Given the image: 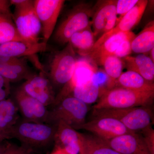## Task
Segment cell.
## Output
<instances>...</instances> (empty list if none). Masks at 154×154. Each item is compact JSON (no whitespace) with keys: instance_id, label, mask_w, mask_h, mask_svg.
<instances>
[{"instance_id":"d6a6232c","label":"cell","mask_w":154,"mask_h":154,"mask_svg":"<svg viewBox=\"0 0 154 154\" xmlns=\"http://www.w3.org/2000/svg\"><path fill=\"white\" fill-rule=\"evenodd\" d=\"M26 63L25 61L20 58L12 57L0 55V64L2 65H22Z\"/></svg>"},{"instance_id":"603a6c76","label":"cell","mask_w":154,"mask_h":154,"mask_svg":"<svg viewBox=\"0 0 154 154\" xmlns=\"http://www.w3.org/2000/svg\"><path fill=\"white\" fill-rule=\"evenodd\" d=\"M101 95L100 86L94 75L86 84L74 88L67 96H72L88 105L96 102Z\"/></svg>"},{"instance_id":"f35d334b","label":"cell","mask_w":154,"mask_h":154,"mask_svg":"<svg viewBox=\"0 0 154 154\" xmlns=\"http://www.w3.org/2000/svg\"><path fill=\"white\" fill-rule=\"evenodd\" d=\"M5 140H0V154L2 153L5 149L8 143L5 142Z\"/></svg>"},{"instance_id":"83f0119b","label":"cell","mask_w":154,"mask_h":154,"mask_svg":"<svg viewBox=\"0 0 154 154\" xmlns=\"http://www.w3.org/2000/svg\"><path fill=\"white\" fill-rule=\"evenodd\" d=\"M123 64L121 59L114 55L107 56L101 62V65L104 66L105 73L110 80L112 88L115 87L116 80L122 73Z\"/></svg>"},{"instance_id":"4316f807","label":"cell","mask_w":154,"mask_h":154,"mask_svg":"<svg viewBox=\"0 0 154 154\" xmlns=\"http://www.w3.org/2000/svg\"><path fill=\"white\" fill-rule=\"evenodd\" d=\"M13 41L29 42L20 36L13 19L0 14V45Z\"/></svg>"},{"instance_id":"ac0fdd59","label":"cell","mask_w":154,"mask_h":154,"mask_svg":"<svg viewBox=\"0 0 154 154\" xmlns=\"http://www.w3.org/2000/svg\"><path fill=\"white\" fill-rule=\"evenodd\" d=\"M135 36L131 31L115 34L105 40L99 47L92 49L88 56L94 62L101 64L102 60L106 57L113 55L122 42Z\"/></svg>"},{"instance_id":"8fae6325","label":"cell","mask_w":154,"mask_h":154,"mask_svg":"<svg viewBox=\"0 0 154 154\" xmlns=\"http://www.w3.org/2000/svg\"><path fill=\"white\" fill-rule=\"evenodd\" d=\"M41 72L39 75H33L20 87L26 94L38 100L45 106H53L55 97L52 84Z\"/></svg>"},{"instance_id":"74e56055","label":"cell","mask_w":154,"mask_h":154,"mask_svg":"<svg viewBox=\"0 0 154 154\" xmlns=\"http://www.w3.org/2000/svg\"><path fill=\"white\" fill-rule=\"evenodd\" d=\"M10 139H11V138L8 135L0 129V140H5Z\"/></svg>"},{"instance_id":"9a60e30c","label":"cell","mask_w":154,"mask_h":154,"mask_svg":"<svg viewBox=\"0 0 154 154\" xmlns=\"http://www.w3.org/2000/svg\"><path fill=\"white\" fill-rule=\"evenodd\" d=\"M105 142L120 154H152L138 133H129Z\"/></svg>"},{"instance_id":"2e32d148","label":"cell","mask_w":154,"mask_h":154,"mask_svg":"<svg viewBox=\"0 0 154 154\" xmlns=\"http://www.w3.org/2000/svg\"><path fill=\"white\" fill-rule=\"evenodd\" d=\"M56 125L57 130L54 140L56 147L63 149L70 154H80V133L63 122H58Z\"/></svg>"},{"instance_id":"4dcf8cb0","label":"cell","mask_w":154,"mask_h":154,"mask_svg":"<svg viewBox=\"0 0 154 154\" xmlns=\"http://www.w3.org/2000/svg\"><path fill=\"white\" fill-rule=\"evenodd\" d=\"M138 133L141 136L151 154H154V130L152 126Z\"/></svg>"},{"instance_id":"e575fe53","label":"cell","mask_w":154,"mask_h":154,"mask_svg":"<svg viewBox=\"0 0 154 154\" xmlns=\"http://www.w3.org/2000/svg\"><path fill=\"white\" fill-rule=\"evenodd\" d=\"M11 92V89L0 88V102L8 98Z\"/></svg>"},{"instance_id":"d6986e66","label":"cell","mask_w":154,"mask_h":154,"mask_svg":"<svg viewBox=\"0 0 154 154\" xmlns=\"http://www.w3.org/2000/svg\"><path fill=\"white\" fill-rule=\"evenodd\" d=\"M123 60L128 70L137 73L149 82L154 84V63L149 57L139 54L136 57L128 56Z\"/></svg>"},{"instance_id":"d4e9b609","label":"cell","mask_w":154,"mask_h":154,"mask_svg":"<svg viewBox=\"0 0 154 154\" xmlns=\"http://www.w3.org/2000/svg\"><path fill=\"white\" fill-rule=\"evenodd\" d=\"M91 26L74 34L70 38L69 42L74 49H76L78 53L86 57L91 52L95 42Z\"/></svg>"},{"instance_id":"9c48e42d","label":"cell","mask_w":154,"mask_h":154,"mask_svg":"<svg viewBox=\"0 0 154 154\" xmlns=\"http://www.w3.org/2000/svg\"><path fill=\"white\" fill-rule=\"evenodd\" d=\"M14 96L15 102L23 117L22 120L49 123V110L46 106L26 94L20 87L17 89Z\"/></svg>"},{"instance_id":"e0dca14e","label":"cell","mask_w":154,"mask_h":154,"mask_svg":"<svg viewBox=\"0 0 154 154\" xmlns=\"http://www.w3.org/2000/svg\"><path fill=\"white\" fill-rule=\"evenodd\" d=\"M47 43L43 42L30 43L13 41L0 45V55L20 58L33 56L38 53L45 51Z\"/></svg>"},{"instance_id":"52a82bcc","label":"cell","mask_w":154,"mask_h":154,"mask_svg":"<svg viewBox=\"0 0 154 154\" xmlns=\"http://www.w3.org/2000/svg\"><path fill=\"white\" fill-rule=\"evenodd\" d=\"M74 49L68 42L63 50L54 55L50 67L51 82L57 86H64L72 79L77 60Z\"/></svg>"},{"instance_id":"277c9868","label":"cell","mask_w":154,"mask_h":154,"mask_svg":"<svg viewBox=\"0 0 154 154\" xmlns=\"http://www.w3.org/2000/svg\"><path fill=\"white\" fill-rule=\"evenodd\" d=\"M94 117H107L121 122L130 131L138 133L152 126V110L149 106L125 109L94 110Z\"/></svg>"},{"instance_id":"f546056e","label":"cell","mask_w":154,"mask_h":154,"mask_svg":"<svg viewBox=\"0 0 154 154\" xmlns=\"http://www.w3.org/2000/svg\"><path fill=\"white\" fill-rule=\"evenodd\" d=\"M2 154H36L33 148L22 144L18 146L8 143L5 149Z\"/></svg>"},{"instance_id":"6da1fadb","label":"cell","mask_w":154,"mask_h":154,"mask_svg":"<svg viewBox=\"0 0 154 154\" xmlns=\"http://www.w3.org/2000/svg\"><path fill=\"white\" fill-rule=\"evenodd\" d=\"M154 97V92H139L115 87L105 91L93 106V109H125L149 106Z\"/></svg>"},{"instance_id":"5b68a950","label":"cell","mask_w":154,"mask_h":154,"mask_svg":"<svg viewBox=\"0 0 154 154\" xmlns=\"http://www.w3.org/2000/svg\"><path fill=\"white\" fill-rule=\"evenodd\" d=\"M53 107L52 110H49L50 124H56L62 121L77 130L85 123L89 108L88 105L79 99L67 96Z\"/></svg>"},{"instance_id":"ba28073f","label":"cell","mask_w":154,"mask_h":154,"mask_svg":"<svg viewBox=\"0 0 154 154\" xmlns=\"http://www.w3.org/2000/svg\"><path fill=\"white\" fill-rule=\"evenodd\" d=\"M65 2L63 0L33 1L34 9L41 23L43 42L47 43L52 36Z\"/></svg>"},{"instance_id":"7402d4cb","label":"cell","mask_w":154,"mask_h":154,"mask_svg":"<svg viewBox=\"0 0 154 154\" xmlns=\"http://www.w3.org/2000/svg\"><path fill=\"white\" fill-rule=\"evenodd\" d=\"M80 154H120L111 148L106 142L91 135L80 133Z\"/></svg>"},{"instance_id":"8992f818","label":"cell","mask_w":154,"mask_h":154,"mask_svg":"<svg viewBox=\"0 0 154 154\" xmlns=\"http://www.w3.org/2000/svg\"><path fill=\"white\" fill-rule=\"evenodd\" d=\"M93 13V9L87 4L75 6L57 28L54 40L60 44L68 43L74 34L91 26L90 18Z\"/></svg>"},{"instance_id":"836d02e7","label":"cell","mask_w":154,"mask_h":154,"mask_svg":"<svg viewBox=\"0 0 154 154\" xmlns=\"http://www.w3.org/2000/svg\"><path fill=\"white\" fill-rule=\"evenodd\" d=\"M10 1L0 0V14L13 19V14L11 13Z\"/></svg>"},{"instance_id":"30bf717a","label":"cell","mask_w":154,"mask_h":154,"mask_svg":"<svg viewBox=\"0 0 154 154\" xmlns=\"http://www.w3.org/2000/svg\"><path fill=\"white\" fill-rule=\"evenodd\" d=\"M93 134V135L105 141L122 135L133 132L115 119L107 117H94L80 127Z\"/></svg>"},{"instance_id":"5bb4252c","label":"cell","mask_w":154,"mask_h":154,"mask_svg":"<svg viewBox=\"0 0 154 154\" xmlns=\"http://www.w3.org/2000/svg\"><path fill=\"white\" fill-rule=\"evenodd\" d=\"M88 59L77 60L73 75L71 80L63 86L60 92L56 96L54 105L68 96L71 91L75 87L86 84L91 81L97 72L94 62Z\"/></svg>"},{"instance_id":"cb8c5ba5","label":"cell","mask_w":154,"mask_h":154,"mask_svg":"<svg viewBox=\"0 0 154 154\" xmlns=\"http://www.w3.org/2000/svg\"><path fill=\"white\" fill-rule=\"evenodd\" d=\"M154 48V21L149 22L143 30L135 36L131 43L132 52L145 54Z\"/></svg>"},{"instance_id":"7c38bea8","label":"cell","mask_w":154,"mask_h":154,"mask_svg":"<svg viewBox=\"0 0 154 154\" xmlns=\"http://www.w3.org/2000/svg\"><path fill=\"white\" fill-rule=\"evenodd\" d=\"M116 1L107 0L99 2L93 13L91 26L94 36L107 33L116 26L117 22Z\"/></svg>"},{"instance_id":"3957f363","label":"cell","mask_w":154,"mask_h":154,"mask_svg":"<svg viewBox=\"0 0 154 154\" xmlns=\"http://www.w3.org/2000/svg\"><path fill=\"white\" fill-rule=\"evenodd\" d=\"M15 6L13 19L20 36L30 43L39 42L41 25L31 0H11Z\"/></svg>"},{"instance_id":"7a4b0ae2","label":"cell","mask_w":154,"mask_h":154,"mask_svg":"<svg viewBox=\"0 0 154 154\" xmlns=\"http://www.w3.org/2000/svg\"><path fill=\"white\" fill-rule=\"evenodd\" d=\"M56 130V124L19 120L11 130L10 136L11 138L17 139L22 144L34 149L54 141Z\"/></svg>"},{"instance_id":"4fadbf2b","label":"cell","mask_w":154,"mask_h":154,"mask_svg":"<svg viewBox=\"0 0 154 154\" xmlns=\"http://www.w3.org/2000/svg\"><path fill=\"white\" fill-rule=\"evenodd\" d=\"M148 4L147 0H139L136 5L119 21L112 30L102 34L94 44V48L99 47L105 40L111 36L131 30L140 22Z\"/></svg>"},{"instance_id":"44dd1931","label":"cell","mask_w":154,"mask_h":154,"mask_svg":"<svg viewBox=\"0 0 154 154\" xmlns=\"http://www.w3.org/2000/svg\"><path fill=\"white\" fill-rule=\"evenodd\" d=\"M18 109L14 100L6 99L0 102V129L7 134L10 138L12 128L19 121Z\"/></svg>"},{"instance_id":"d590c367","label":"cell","mask_w":154,"mask_h":154,"mask_svg":"<svg viewBox=\"0 0 154 154\" xmlns=\"http://www.w3.org/2000/svg\"><path fill=\"white\" fill-rule=\"evenodd\" d=\"M0 88L11 89L10 82L1 76H0Z\"/></svg>"},{"instance_id":"1f68e13d","label":"cell","mask_w":154,"mask_h":154,"mask_svg":"<svg viewBox=\"0 0 154 154\" xmlns=\"http://www.w3.org/2000/svg\"><path fill=\"white\" fill-rule=\"evenodd\" d=\"M134 37L128 38L122 42L116 50L113 55L120 59L128 56L132 52L131 43Z\"/></svg>"},{"instance_id":"ab89813d","label":"cell","mask_w":154,"mask_h":154,"mask_svg":"<svg viewBox=\"0 0 154 154\" xmlns=\"http://www.w3.org/2000/svg\"><path fill=\"white\" fill-rule=\"evenodd\" d=\"M149 52L150 53V55L149 57L154 62V48L150 51Z\"/></svg>"},{"instance_id":"f1b7e54d","label":"cell","mask_w":154,"mask_h":154,"mask_svg":"<svg viewBox=\"0 0 154 154\" xmlns=\"http://www.w3.org/2000/svg\"><path fill=\"white\" fill-rule=\"evenodd\" d=\"M138 1L139 0H118L116 1L117 22L116 25L125 14L134 7Z\"/></svg>"},{"instance_id":"8d00e7d4","label":"cell","mask_w":154,"mask_h":154,"mask_svg":"<svg viewBox=\"0 0 154 154\" xmlns=\"http://www.w3.org/2000/svg\"><path fill=\"white\" fill-rule=\"evenodd\" d=\"M51 154H70L69 153L66 151L65 150L63 149L60 147H56L54 150Z\"/></svg>"},{"instance_id":"484cf974","label":"cell","mask_w":154,"mask_h":154,"mask_svg":"<svg viewBox=\"0 0 154 154\" xmlns=\"http://www.w3.org/2000/svg\"><path fill=\"white\" fill-rule=\"evenodd\" d=\"M33 75L29 70L27 64L12 65L0 64V76L10 83L28 79Z\"/></svg>"},{"instance_id":"ffe728a7","label":"cell","mask_w":154,"mask_h":154,"mask_svg":"<svg viewBox=\"0 0 154 154\" xmlns=\"http://www.w3.org/2000/svg\"><path fill=\"white\" fill-rule=\"evenodd\" d=\"M115 87L139 92H154V84L149 82L140 75L131 71L122 73L116 80Z\"/></svg>"}]
</instances>
